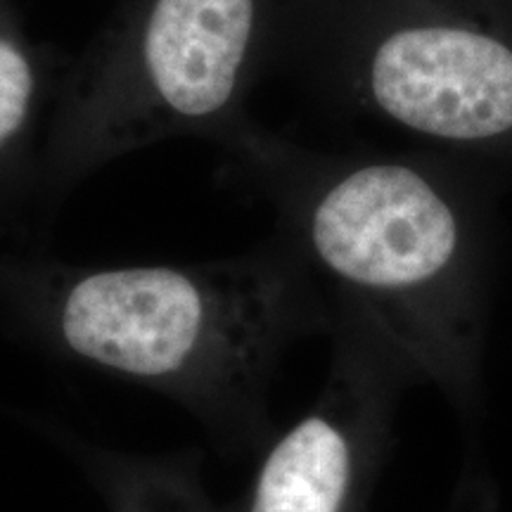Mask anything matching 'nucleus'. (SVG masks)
<instances>
[{
  "label": "nucleus",
  "instance_id": "39448f33",
  "mask_svg": "<svg viewBox=\"0 0 512 512\" xmlns=\"http://www.w3.org/2000/svg\"><path fill=\"white\" fill-rule=\"evenodd\" d=\"M93 472L112 512H216L183 460L98 456Z\"/></svg>",
  "mask_w": 512,
  "mask_h": 512
},
{
  "label": "nucleus",
  "instance_id": "20e7f679",
  "mask_svg": "<svg viewBox=\"0 0 512 512\" xmlns=\"http://www.w3.org/2000/svg\"><path fill=\"white\" fill-rule=\"evenodd\" d=\"M354 446L330 415L313 413L275 439L240 512H342Z\"/></svg>",
  "mask_w": 512,
  "mask_h": 512
},
{
  "label": "nucleus",
  "instance_id": "f03ea898",
  "mask_svg": "<svg viewBox=\"0 0 512 512\" xmlns=\"http://www.w3.org/2000/svg\"><path fill=\"white\" fill-rule=\"evenodd\" d=\"M275 69L425 150L512 164V0H283Z\"/></svg>",
  "mask_w": 512,
  "mask_h": 512
},
{
  "label": "nucleus",
  "instance_id": "7ed1b4c3",
  "mask_svg": "<svg viewBox=\"0 0 512 512\" xmlns=\"http://www.w3.org/2000/svg\"><path fill=\"white\" fill-rule=\"evenodd\" d=\"M283 0H121L67 57L43 159V192L69 195L117 159L171 138L223 147L273 72Z\"/></svg>",
  "mask_w": 512,
  "mask_h": 512
},
{
  "label": "nucleus",
  "instance_id": "423d86ee",
  "mask_svg": "<svg viewBox=\"0 0 512 512\" xmlns=\"http://www.w3.org/2000/svg\"><path fill=\"white\" fill-rule=\"evenodd\" d=\"M46 55L24 46L17 34L0 29V155H10L29 138L43 98H55L62 72L48 74ZM67 64V62H64Z\"/></svg>",
  "mask_w": 512,
  "mask_h": 512
},
{
  "label": "nucleus",
  "instance_id": "f257e3e1",
  "mask_svg": "<svg viewBox=\"0 0 512 512\" xmlns=\"http://www.w3.org/2000/svg\"><path fill=\"white\" fill-rule=\"evenodd\" d=\"M24 330L48 354L164 394L221 444L266 434V382L299 318L306 259L285 238L200 264H31Z\"/></svg>",
  "mask_w": 512,
  "mask_h": 512
}]
</instances>
